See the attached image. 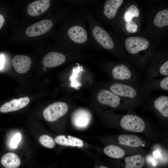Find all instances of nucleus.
I'll return each mask as SVG.
<instances>
[{"label":"nucleus","mask_w":168,"mask_h":168,"mask_svg":"<svg viewBox=\"0 0 168 168\" xmlns=\"http://www.w3.org/2000/svg\"><path fill=\"white\" fill-rule=\"evenodd\" d=\"M154 23L158 27H161L168 25V9H164L159 12L155 16Z\"/></svg>","instance_id":"obj_22"},{"label":"nucleus","mask_w":168,"mask_h":168,"mask_svg":"<svg viewBox=\"0 0 168 168\" xmlns=\"http://www.w3.org/2000/svg\"><path fill=\"white\" fill-rule=\"evenodd\" d=\"M149 45V42L147 39L139 37H129L126 39L125 42L126 50L132 54H136L146 49Z\"/></svg>","instance_id":"obj_7"},{"label":"nucleus","mask_w":168,"mask_h":168,"mask_svg":"<svg viewBox=\"0 0 168 168\" xmlns=\"http://www.w3.org/2000/svg\"><path fill=\"white\" fill-rule=\"evenodd\" d=\"M99 168H108L107 167H106V166H100Z\"/></svg>","instance_id":"obj_29"},{"label":"nucleus","mask_w":168,"mask_h":168,"mask_svg":"<svg viewBox=\"0 0 168 168\" xmlns=\"http://www.w3.org/2000/svg\"><path fill=\"white\" fill-rule=\"evenodd\" d=\"M1 162L6 168H17L20 166L21 161L20 158L15 153L8 152L2 157Z\"/></svg>","instance_id":"obj_18"},{"label":"nucleus","mask_w":168,"mask_h":168,"mask_svg":"<svg viewBox=\"0 0 168 168\" xmlns=\"http://www.w3.org/2000/svg\"><path fill=\"white\" fill-rule=\"evenodd\" d=\"M53 26L52 21L44 19L28 26L26 29V34L31 37L41 35L49 30Z\"/></svg>","instance_id":"obj_8"},{"label":"nucleus","mask_w":168,"mask_h":168,"mask_svg":"<svg viewBox=\"0 0 168 168\" xmlns=\"http://www.w3.org/2000/svg\"><path fill=\"white\" fill-rule=\"evenodd\" d=\"M12 64L16 71L20 74L27 72L30 68L31 64V58L25 55H17L12 59Z\"/></svg>","instance_id":"obj_12"},{"label":"nucleus","mask_w":168,"mask_h":168,"mask_svg":"<svg viewBox=\"0 0 168 168\" xmlns=\"http://www.w3.org/2000/svg\"><path fill=\"white\" fill-rule=\"evenodd\" d=\"M4 62V57L3 54L0 55V70L3 68Z\"/></svg>","instance_id":"obj_27"},{"label":"nucleus","mask_w":168,"mask_h":168,"mask_svg":"<svg viewBox=\"0 0 168 168\" xmlns=\"http://www.w3.org/2000/svg\"><path fill=\"white\" fill-rule=\"evenodd\" d=\"M126 28L127 32L130 33L136 32L138 29V25L132 20L128 21L126 24Z\"/></svg>","instance_id":"obj_25"},{"label":"nucleus","mask_w":168,"mask_h":168,"mask_svg":"<svg viewBox=\"0 0 168 168\" xmlns=\"http://www.w3.org/2000/svg\"><path fill=\"white\" fill-rule=\"evenodd\" d=\"M120 124L123 129L130 131L141 133L144 131L145 123L141 117L133 114H127L121 117Z\"/></svg>","instance_id":"obj_3"},{"label":"nucleus","mask_w":168,"mask_h":168,"mask_svg":"<svg viewBox=\"0 0 168 168\" xmlns=\"http://www.w3.org/2000/svg\"><path fill=\"white\" fill-rule=\"evenodd\" d=\"M91 119V113L87 110L79 109L75 111L71 118L73 125L79 129L86 128L89 124Z\"/></svg>","instance_id":"obj_9"},{"label":"nucleus","mask_w":168,"mask_h":168,"mask_svg":"<svg viewBox=\"0 0 168 168\" xmlns=\"http://www.w3.org/2000/svg\"><path fill=\"white\" fill-rule=\"evenodd\" d=\"M108 90L119 97L129 100L139 105H147L149 97L138 83L113 81Z\"/></svg>","instance_id":"obj_1"},{"label":"nucleus","mask_w":168,"mask_h":168,"mask_svg":"<svg viewBox=\"0 0 168 168\" xmlns=\"http://www.w3.org/2000/svg\"><path fill=\"white\" fill-rule=\"evenodd\" d=\"M4 21L5 20L2 14H0V29L4 25Z\"/></svg>","instance_id":"obj_28"},{"label":"nucleus","mask_w":168,"mask_h":168,"mask_svg":"<svg viewBox=\"0 0 168 168\" xmlns=\"http://www.w3.org/2000/svg\"><path fill=\"white\" fill-rule=\"evenodd\" d=\"M49 0H37L32 2L28 6L27 12L31 16H37L46 11L49 7Z\"/></svg>","instance_id":"obj_15"},{"label":"nucleus","mask_w":168,"mask_h":168,"mask_svg":"<svg viewBox=\"0 0 168 168\" xmlns=\"http://www.w3.org/2000/svg\"><path fill=\"white\" fill-rule=\"evenodd\" d=\"M98 102L100 104L112 108L132 107L139 105L134 101L121 98L107 89H101L96 96Z\"/></svg>","instance_id":"obj_2"},{"label":"nucleus","mask_w":168,"mask_h":168,"mask_svg":"<svg viewBox=\"0 0 168 168\" xmlns=\"http://www.w3.org/2000/svg\"><path fill=\"white\" fill-rule=\"evenodd\" d=\"M104 153L108 156L115 159L123 157L125 155L124 151L120 147L114 145L106 146L104 149Z\"/></svg>","instance_id":"obj_21"},{"label":"nucleus","mask_w":168,"mask_h":168,"mask_svg":"<svg viewBox=\"0 0 168 168\" xmlns=\"http://www.w3.org/2000/svg\"><path fill=\"white\" fill-rule=\"evenodd\" d=\"M21 140V135L20 133H16L12 137L11 142L10 146L13 148H16Z\"/></svg>","instance_id":"obj_26"},{"label":"nucleus","mask_w":168,"mask_h":168,"mask_svg":"<svg viewBox=\"0 0 168 168\" xmlns=\"http://www.w3.org/2000/svg\"><path fill=\"white\" fill-rule=\"evenodd\" d=\"M55 141L58 144L65 146L82 147L84 146L83 142L82 140L70 135L58 136L55 138Z\"/></svg>","instance_id":"obj_16"},{"label":"nucleus","mask_w":168,"mask_h":168,"mask_svg":"<svg viewBox=\"0 0 168 168\" xmlns=\"http://www.w3.org/2000/svg\"><path fill=\"white\" fill-rule=\"evenodd\" d=\"M141 87L145 93L149 95L153 91L167 92L168 76L162 77L158 79L146 78Z\"/></svg>","instance_id":"obj_5"},{"label":"nucleus","mask_w":168,"mask_h":168,"mask_svg":"<svg viewBox=\"0 0 168 168\" xmlns=\"http://www.w3.org/2000/svg\"><path fill=\"white\" fill-rule=\"evenodd\" d=\"M29 102L30 99L27 96L14 99L3 104L0 108V111L7 113L16 111L26 107Z\"/></svg>","instance_id":"obj_11"},{"label":"nucleus","mask_w":168,"mask_h":168,"mask_svg":"<svg viewBox=\"0 0 168 168\" xmlns=\"http://www.w3.org/2000/svg\"><path fill=\"white\" fill-rule=\"evenodd\" d=\"M92 35L96 41L104 48L110 49L114 46V43L109 34L103 28L96 26L93 29Z\"/></svg>","instance_id":"obj_10"},{"label":"nucleus","mask_w":168,"mask_h":168,"mask_svg":"<svg viewBox=\"0 0 168 168\" xmlns=\"http://www.w3.org/2000/svg\"><path fill=\"white\" fill-rule=\"evenodd\" d=\"M66 60V56L63 54L56 52H51L44 56L42 60V63L45 67L52 68L61 65Z\"/></svg>","instance_id":"obj_13"},{"label":"nucleus","mask_w":168,"mask_h":168,"mask_svg":"<svg viewBox=\"0 0 168 168\" xmlns=\"http://www.w3.org/2000/svg\"><path fill=\"white\" fill-rule=\"evenodd\" d=\"M125 168H142L145 163L143 156L137 154L125 158Z\"/></svg>","instance_id":"obj_20"},{"label":"nucleus","mask_w":168,"mask_h":168,"mask_svg":"<svg viewBox=\"0 0 168 168\" xmlns=\"http://www.w3.org/2000/svg\"><path fill=\"white\" fill-rule=\"evenodd\" d=\"M67 34L70 39L77 44L84 43L87 39L86 31L80 26H74L70 27L68 30Z\"/></svg>","instance_id":"obj_14"},{"label":"nucleus","mask_w":168,"mask_h":168,"mask_svg":"<svg viewBox=\"0 0 168 168\" xmlns=\"http://www.w3.org/2000/svg\"><path fill=\"white\" fill-rule=\"evenodd\" d=\"M68 109V104L63 102H56L47 107L43 114L44 119L49 122L56 121L64 115Z\"/></svg>","instance_id":"obj_4"},{"label":"nucleus","mask_w":168,"mask_h":168,"mask_svg":"<svg viewBox=\"0 0 168 168\" xmlns=\"http://www.w3.org/2000/svg\"><path fill=\"white\" fill-rule=\"evenodd\" d=\"M39 141L43 146L50 148H54L55 145V142L52 138L47 135L44 134L40 136Z\"/></svg>","instance_id":"obj_24"},{"label":"nucleus","mask_w":168,"mask_h":168,"mask_svg":"<svg viewBox=\"0 0 168 168\" xmlns=\"http://www.w3.org/2000/svg\"><path fill=\"white\" fill-rule=\"evenodd\" d=\"M123 2V0H108L104 6V13L108 19L113 18Z\"/></svg>","instance_id":"obj_17"},{"label":"nucleus","mask_w":168,"mask_h":168,"mask_svg":"<svg viewBox=\"0 0 168 168\" xmlns=\"http://www.w3.org/2000/svg\"><path fill=\"white\" fill-rule=\"evenodd\" d=\"M147 105L152 107L162 117L168 118V96L161 95L155 97H149Z\"/></svg>","instance_id":"obj_6"},{"label":"nucleus","mask_w":168,"mask_h":168,"mask_svg":"<svg viewBox=\"0 0 168 168\" xmlns=\"http://www.w3.org/2000/svg\"><path fill=\"white\" fill-rule=\"evenodd\" d=\"M139 15V10L134 5H132L126 10L124 14V18L127 22L134 17H138Z\"/></svg>","instance_id":"obj_23"},{"label":"nucleus","mask_w":168,"mask_h":168,"mask_svg":"<svg viewBox=\"0 0 168 168\" xmlns=\"http://www.w3.org/2000/svg\"><path fill=\"white\" fill-rule=\"evenodd\" d=\"M118 140L120 144L133 147H137L143 145L141 138L134 135H121L119 136Z\"/></svg>","instance_id":"obj_19"}]
</instances>
